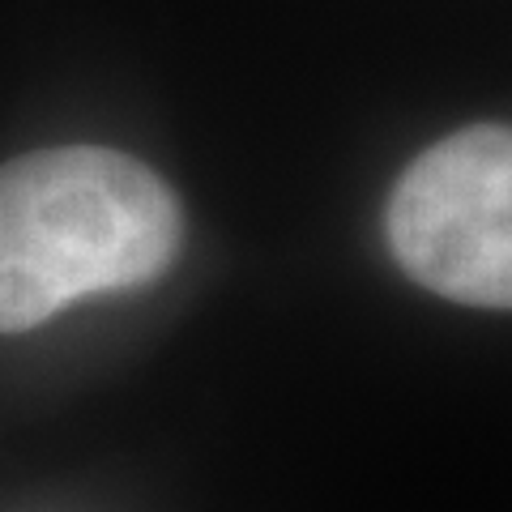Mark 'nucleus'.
<instances>
[{
  "instance_id": "obj_2",
  "label": "nucleus",
  "mask_w": 512,
  "mask_h": 512,
  "mask_svg": "<svg viewBox=\"0 0 512 512\" xmlns=\"http://www.w3.org/2000/svg\"><path fill=\"white\" fill-rule=\"evenodd\" d=\"M389 248L406 274L453 303L512 299V137L478 124L410 163L389 201Z\"/></svg>"
},
{
  "instance_id": "obj_1",
  "label": "nucleus",
  "mask_w": 512,
  "mask_h": 512,
  "mask_svg": "<svg viewBox=\"0 0 512 512\" xmlns=\"http://www.w3.org/2000/svg\"><path fill=\"white\" fill-rule=\"evenodd\" d=\"M180 244V201L137 158L103 146L13 158L0 167V333L154 282Z\"/></svg>"
}]
</instances>
